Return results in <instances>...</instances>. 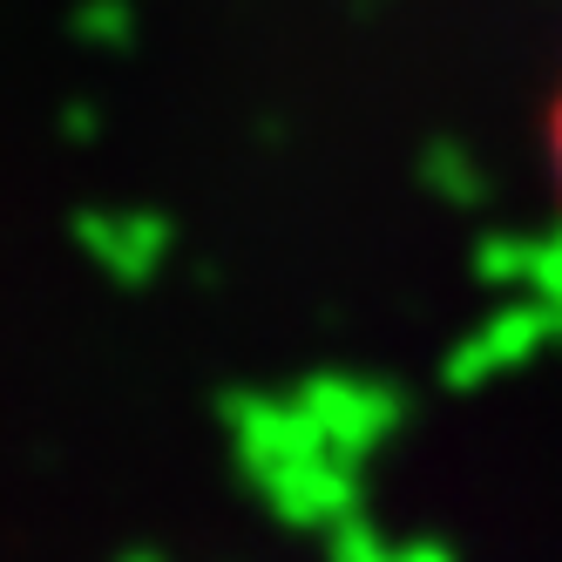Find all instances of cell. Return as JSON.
I'll list each match as a JSON object with an SVG mask.
<instances>
[{
  "instance_id": "1",
  "label": "cell",
  "mask_w": 562,
  "mask_h": 562,
  "mask_svg": "<svg viewBox=\"0 0 562 562\" xmlns=\"http://www.w3.org/2000/svg\"><path fill=\"white\" fill-rule=\"evenodd\" d=\"M549 177H555V190H562V82H555V95H549Z\"/></svg>"
}]
</instances>
